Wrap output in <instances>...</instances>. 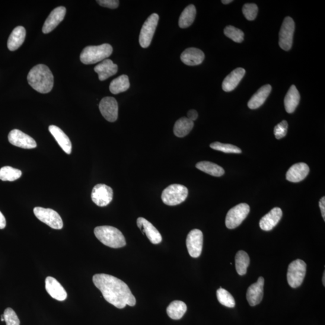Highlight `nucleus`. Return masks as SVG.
I'll return each instance as SVG.
<instances>
[{
  "instance_id": "29",
  "label": "nucleus",
  "mask_w": 325,
  "mask_h": 325,
  "mask_svg": "<svg viewBox=\"0 0 325 325\" xmlns=\"http://www.w3.org/2000/svg\"><path fill=\"white\" fill-rule=\"evenodd\" d=\"M187 309V305L184 302L175 301L168 306L167 311L169 317L172 319L179 320L186 313Z\"/></svg>"
},
{
  "instance_id": "18",
  "label": "nucleus",
  "mask_w": 325,
  "mask_h": 325,
  "mask_svg": "<svg viewBox=\"0 0 325 325\" xmlns=\"http://www.w3.org/2000/svg\"><path fill=\"white\" fill-rule=\"evenodd\" d=\"M310 173V168L304 162L295 164L286 174V179L292 183H298L304 180Z\"/></svg>"
},
{
  "instance_id": "40",
  "label": "nucleus",
  "mask_w": 325,
  "mask_h": 325,
  "mask_svg": "<svg viewBox=\"0 0 325 325\" xmlns=\"http://www.w3.org/2000/svg\"><path fill=\"white\" fill-rule=\"evenodd\" d=\"M288 130V122L286 120H282L274 128V135L277 139H281L286 136Z\"/></svg>"
},
{
  "instance_id": "39",
  "label": "nucleus",
  "mask_w": 325,
  "mask_h": 325,
  "mask_svg": "<svg viewBox=\"0 0 325 325\" xmlns=\"http://www.w3.org/2000/svg\"><path fill=\"white\" fill-rule=\"evenodd\" d=\"M5 321L6 325H20V321L17 314L11 308H6L4 314Z\"/></svg>"
},
{
  "instance_id": "33",
  "label": "nucleus",
  "mask_w": 325,
  "mask_h": 325,
  "mask_svg": "<svg viewBox=\"0 0 325 325\" xmlns=\"http://www.w3.org/2000/svg\"><path fill=\"white\" fill-rule=\"evenodd\" d=\"M235 269L239 275H244L247 272L250 263L249 256L246 252L239 251L235 257Z\"/></svg>"
},
{
  "instance_id": "45",
  "label": "nucleus",
  "mask_w": 325,
  "mask_h": 325,
  "mask_svg": "<svg viewBox=\"0 0 325 325\" xmlns=\"http://www.w3.org/2000/svg\"><path fill=\"white\" fill-rule=\"evenodd\" d=\"M232 2V0H222V3H223V4H224V5H228V4H229V3H231Z\"/></svg>"
},
{
  "instance_id": "19",
  "label": "nucleus",
  "mask_w": 325,
  "mask_h": 325,
  "mask_svg": "<svg viewBox=\"0 0 325 325\" xmlns=\"http://www.w3.org/2000/svg\"><path fill=\"white\" fill-rule=\"evenodd\" d=\"M282 216V212L278 207L271 210L266 215H264L260 221V227L263 231H269L278 224Z\"/></svg>"
},
{
  "instance_id": "38",
  "label": "nucleus",
  "mask_w": 325,
  "mask_h": 325,
  "mask_svg": "<svg viewBox=\"0 0 325 325\" xmlns=\"http://www.w3.org/2000/svg\"><path fill=\"white\" fill-rule=\"evenodd\" d=\"M242 11H243V14L248 20L253 21L257 17L259 9H258V6L256 4L248 3V4H245L243 6Z\"/></svg>"
},
{
  "instance_id": "10",
  "label": "nucleus",
  "mask_w": 325,
  "mask_h": 325,
  "mask_svg": "<svg viewBox=\"0 0 325 325\" xmlns=\"http://www.w3.org/2000/svg\"><path fill=\"white\" fill-rule=\"evenodd\" d=\"M294 31V21L291 17H286L283 21L279 34V45L282 50L289 51L291 49Z\"/></svg>"
},
{
  "instance_id": "36",
  "label": "nucleus",
  "mask_w": 325,
  "mask_h": 325,
  "mask_svg": "<svg viewBox=\"0 0 325 325\" xmlns=\"http://www.w3.org/2000/svg\"><path fill=\"white\" fill-rule=\"evenodd\" d=\"M224 34L226 36L233 40L235 43H241L244 40L243 31L236 27L232 26V25H228V26L225 27Z\"/></svg>"
},
{
  "instance_id": "6",
  "label": "nucleus",
  "mask_w": 325,
  "mask_h": 325,
  "mask_svg": "<svg viewBox=\"0 0 325 325\" xmlns=\"http://www.w3.org/2000/svg\"><path fill=\"white\" fill-rule=\"evenodd\" d=\"M307 264L303 260L298 259L289 264L288 271V281L292 288H298L304 281Z\"/></svg>"
},
{
  "instance_id": "1",
  "label": "nucleus",
  "mask_w": 325,
  "mask_h": 325,
  "mask_svg": "<svg viewBox=\"0 0 325 325\" xmlns=\"http://www.w3.org/2000/svg\"><path fill=\"white\" fill-rule=\"evenodd\" d=\"M92 279L104 298L114 307L123 309L126 305L133 307L136 305L135 296L129 286L122 280L104 273L96 274Z\"/></svg>"
},
{
  "instance_id": "14",
  "label": "nucleus",
  "mask_w": 325,
  "mask_h": 325,
  "mask_svg": "<svg viewBox=\"0 0 325 325\" xmlns=\"http://www.w3.org/2000/svg\"><path fill=\"white\" fill-rule=\"evenodd\" d=\"M8 139L12 145L24 149H33L37 143L31 137L21 131L15 129L9 134Z\"/></svg>"
},
{
  "instance_id": "37",
  "label": "nucleus",
  "mask_w": 325,
  "mask_h": 325,
  "mask_svg": "<svg viewBox=\"0 0 325 325\" xmlns=\"http://www.w3.org/2000/svg\"><path fill=\"white\" fill-rule=\"evenodd\" d=\"M210 148L215 150L222 151L225 153H233V154H240L241 150L236 146L231 144H225L219 142L212 143L210 144Z\"/></svg>"
},
{
  "instance_id": "25",
  "label": "nucleus",
  "mask_w": 325,
  "mask_h": 325,
  "mask_svg": "<svg viewBox=\"0 0 325 325\" xmlns=\"http://www.w3.org/2000/svg\"><path fill=\"white\" fill-rule=\"evenodd\" d=\"M271 91H272V87L270 85H264L260 88L248 102V107L251 109H257L262 106L269 97Z\"/></svg>"
},
{
  "instance_id": "11",
  "label": "nucleus",
  "mask_w": 325,
  "mask_h": 325,
  "mask_svg": "<svg viewBox=\"0 0 325 325\" xmlns=\"http://www.w3.org/2000/svg\"><path fill=\"white\" fill-rule=\"evenodd\" d=\"M113 197V189L103 184H99L94 186L91 193L92 201L99 207H106L109 205Z\"/></svg>"
},
{
  "instance_id": "7",
  "label": "nucleus",
  "mask_w": 325,
  "mask_h": 325,
  "mask_svg": "<svg viewBox=\"0 0 325 325\" xmlns=\"http://www.w3.org/2000/svg\"><path fill=\"white\" fill-rule=\"evenodd\" d=\"M250 207L247 204L241 203L229 210L225 219V225L228 229L238 227L249 214Z\"/></svg>"
},
{
  "instance_id": "16",
  "label": "nucleus",
  "mask_w": 325,
  "mask_h": 325,
  "mask_svg": "<svg viewBox=\"0 0 325 325\" xmlns=\"http://www.w3.org/2000/svg\"><path fill=\"white\" fill-rule=\"evenodd\" d=\"M137 225L143 234H145L152 244L157 245L162 241L161 235L154 225L143 218L137 220Z\"/></svg>"
},
{
  "instance_id": "27",
  "label": "nucleus",
  "mask_w": 325,
  "mask_h": 325,
  "mask_svg": "<svg viewBox=\"0 0 325 325\" xmlns=\"http://www.w3.org/2000/svg\"><path fill=\"white\" fill-rule=\"evenodd\" d=\"M300 94L295 85H292L286 95L285 106L287 112H294L300 101Z\"/></svg>"
},
{
  "instance_id": "41",
  "label": "nucleus",
  "mask_w": 325,
  "mask_h": 325,
  "mask_svg": "<svg viewBox=\"0 0 325 325\" xmlns=\"http://www.w3.org/2000/svg\"><path fill=\"white\" fill-rule=\"evenodd\" d=\"M97 2L103 7L111 9H116L119 5V2L117 0H99Z\"/></svg>"
},
{
  "instance_id": "20",
  "label": "nucleus",
  "mask_w": 325,
  "mask_h": 325,
  "mask_svg": "<svg viewBox=\"0 0 325 325\" xmlns=\"http://www.w3.org/2000/svg\"><path fill=\"white\" fill-rule=\"evenodd\" d=\"M46 291L52 297L59 301H65L67 293L63 287L53 277L49 276L46 279Z\"/></svg>"
},
{
  "instance_id": "46",
  "label": "nucleus",
  "mask_w": 325,
  "mask_h": 325,
  "mask_svg": "<svg viewBox=\"0 0 325 325\" xmlns=\"http://www.w3.org/2000/svg\"><path fill=\"white\" fill-rule=\"evenodd\" d=\"M325 279V273L324 272L323 276V279H322V281H323V286H325V279Z\"/></svg>"
},
{
  "instance_id": "28",
  "label": "nucleus",
  "mask_w": 325,
  "mask_h": 325,
  "mask_svg": "<svg viewBox=\"0 0 325 325\" xmlns=\"http://www.w3.org/2000/svg\"><path fill=\"white\" fill-rule=\"evenodd\" d=\"M193 121L186 117H183L175 123L174 127V135L178 138H184L189 135L193 128Z\"/></svg>"
},
{
  "instance_id": "43",
  "label": "nucleus",
  "mask_w": 325,
  "mask_h": 325,
  "mask_svg": "<svg viewBox=\"0 0 325 325\" xmlns=\"http://www.w3.org/2000/svg\"><path fill=\"white\" fill-rule=\"evenodd\" d=\"M319 206L321 210V216L325 221V197H321L319 201Z\"/></svg>"
},
{
  "instance_id": "5",
  "label": "nucleus",
  "mask_w": 325,
  "mask_h": 325,
  "mask_svg": "<svg viewBox=\"0 0 325 325\" xmlns=\"http://www.w3.org/2000/svg\"><path fill=\"white\" fill-rule=\"evenodd\" d=\"M188 189L181 184H172L162 191L161 199L166 205L175 206L180 205L186 199Z\"/></svg>"
},
{
  "instance_id": "44",
  "label": "nucleus",
  "mask_w": 325,
  "mask_h": 325,
  "mask_svg": "<svg viewBox=\"0 0 325 325\" xmlns=\"http://www.w3.org/2000/svg\"><path fill=\"white\" fill-rule=\"evenodd\" d=\"M6 221L4 215L0 212V229H4L6 227Z\"/></svg>"
},
{
  "instance_id": "30",
  "label": "nucleus",
  "mask_w": 325,
  "mask_h": 325,
  "mask_svg": "<svg viewBox=\"0 0 325 325\" xmlns=\"http://www.w3.org/2000/svg\"><path fill=\"white\" fill-rule=\"evenodd\" d=\"M196 15V10L195 6L190 5L184 9L181 13L178 21V24L181 28H186L190 26L193 24Z\"/></svg>"
},
{
  "instance_id": "21",
  "label": "nucleus",
  "mask_w": 325,
  "mask_h": 325,
  "mask_svg": "<svg viewBox=\"0 0 325 325\" xmlns=\"http://www.w3.org/2000/svg\"><path fill=\"white\" fill-rule=\"evenodd\" d=\"M205 55L202 51L196 48H189L184 50L181 55V60L185 65L196 66L201 64Z\"/></svg>"
},
{
  "instance_id": "42",
  "label": "nucleus",
  "mask_w": 325,
  "mask_h": 325,
  "mask_svg": "<svg viewBox=\"0 0 325 325\" xmlns=\"http://www.w3.org/2000/svg\"><path fill=\"white\" fill-rule=\"evenodd\" d=\"M198 117V114L195 110H190L187 113V118L194 121L196 120Z\"/></svg>"
},
{
  "instance_id": "2",
  "label": "nucleus",
  "mask_w": 325,
  "mask_h": 325,
  "mask_svg": "<svg viewBox=\"0 0 325 325\" xmlns=\"http://www.w3.org/2000/svg\"><path fill=\"white\" fill-rule=\"evenodd\" d=\"M27 80L31 88L41 94L49 93L53 88V75L49 67L45 65L34 66L28 73Z\"/></svg>"
},
{
  "instance_id": "35",
  "label": "nucleus",
  "mask_w": 325,
  "mask_h": 325,
  "mask_svg": "<svg viewBox=\"0 0 325 325\" xmlns=\"http://www.w3.org/2000/svg\"><path fill=\"white\" fill-rule=\"evenodd\" d=\"M217 298L220 304L228 308H234L235 302L233 296L226 290L220 288L216 292Z\"/></svg>"
},
{
  "instance_id": "13",
  "label": "nucleus",
  "mask_w": 325,
  "mask_h": 325,
  "mask_svg": "<svg viewBox=\"0 0 325 325\" xmlns=\"http://www.w3.org/2000/svg\"><path fill=\"white\" fill-rule=\"evenodd\" d=\"M102 115L108 122L113 123L118 117V104L115 98L110 97L102 99L99 104Z\"/></svg>"
},
{
  "instance_id": "9",
  "label": "nucleus",
  "mask_w": 325,
  "mask_h": 325,
  "mask_svg": "<svg viewBox=\"0 0 325 325\" xmlns=\"http://www.w3.org/2000/svg\"><path fill=\"white\" fill-rule=\"evenodd\" d=\"M159 20V16L153 14L149 16L142 25L139 35V43L142 48H148L152 42Z\"/></svg>"
},
{
  "instance_id": "47",
  "label": "nucleus",
  "mask_w": 325,
  "mask_h": 325,
  "mask_svg": "<svg viewBox=\"0 0 325 325\" xmlns=\"http://www.w3.org/2000/svg\"><path fill=\"white\" fill-rule=\"evenodd\" d=\"M1 321H5L4 315H3V314L1 315Z\"/></svg>"
},
{
  "instance_id": "32",
  "label": "nucleus",
  "mask_w": 325,
  "mask_h": 325,
  "mask_svg": "<svg viewBox=\"0 0 325 325\" xmlns=\"http://www.w3.org/2000/svg\"><path fill=\"white\" fill-rule=\"evenodd\" d=\"M130 87L129 76L127 75H122L111 82L109 89L111 93L117 95L128 90Z\"/></svg>"
},
{
  "instance_id": "8",
  "label": "nucleus",
  "mask_w": 325,
  "mask_h": 325,
  "mask_svg": "<svg viewBox=\"0 0 325 325\" xmlns=\"http://www.w3.org/2000/svg\"><path fill=\"white\" fill-rule=\"evenodd\" d=\"M35 216L44 224L50 227L55 229H61L63 223L59 213L51 209H45L43 207H35L33 210Z\"/></svg>"
},
{
  "instance_id": "15",
  "label": "nucleus",
  "mask_w": 325,
  "mask_h": 325,
  "mask_svg": "<svg viewBox=\"0 0 325 325\" xmlns=\"http://www.w3.org/2000/svg\"><path fill=\"white\" fill-rule=\"evenodd\" d=\"M264 279L260 277L257 281L253 283L248 288L247 293V298L248 303L254 307L259 304L262 301L264 294Z\"/></svg>"
},
{
  "instance_id": "34",
  "label": "nucleus",
  "mask_w": 325,
  "mask_h": 325,
  "mask_svg": "<svg viewBox=\"0 0 325 325\" xmlns=\"http://www.w3.org/2000/svg\"><path fill=\"white\" fill-rule=\"evenodd\" d=\"M22 172L11 167L0 169V180L4 181H14L21 177Z\"/></svg>"
},
{
  "instance_id": "4",
  "label": "nucleus",
  "mask_w": 325,
  "mask_h": 325,
  "mask_svg": "<svg viewBox=\"0 0 325 325\" xmlns=\"http://www.w3.org/2000/svg\"><path fill=\"white\" fill-rule=\"evenodd\" d=\"M113 53V48L110 44H104L98 46H88L80 54L81 62L85 65L95 64L103 61Z\"/></svg>"
},
{
  "instance_id": "31",
  "label": "nucleus",
  "mask_w": 325,
  "mask_h": 325,
  "mask_svg": "<svg viewBox=\"0 0 325 325\" xmlns=\"http://www.w3.org/2000/svg\"><path fill=\"white\" fill-rule=\"evenodd\" d=\"M197 169L212 176L219 177L225 174L224 169L220 166L210 161H200L196 165Z\"/></svg>"
},
{
  "instance_id": "12",
  "label": "nucleus",
  "mask_w": 325,
  "mask_h": 325,
  "mask_svg": "<svg viewBox=\"0 0 325 325\" xmlns=\"http://www.w3.org/2000/svg\"><path fill=\"white\" fill-rule=\"evenodd\" d=\"M186 246L190 256L197 258L201 254L203 246V234L199 229H194L188 234Z\"/></svg>"
},
{
  "instance_id": "22",
  "label": "nucleus",
  "mask_w": 325,
  "mask_h": 325,
  "mask_svg": "<svg viewBox=\"0 0 325 325\" xmlns=\"http://www.w3.org/2000/svg\"><path fill=\"white\" fill-rule=\"evenodd\" d=\"M117 70L118 67L110 59H105L94 68V71L98 74V78L100 81L106 80L110 76L115 75Z\"/></svg>"
},
{
  "instance_id": "3",
  "label": "nucleus",
  "mask_w": 325,
  "mask_h": 325,
  "mask_svg": "<svg viewBox=\"0 0 325 325\" xmlns=\"http://www.w3.org/2000/svg\"><path fill=\"white\" fill-rule=\"evenodd\" d=\"M95 236L102 243L112 248H120L126 245V238L118 229L111 226H100L94 229Z\"/></svg>"
},
{
  "instance_id": "24",
  "label": "nucleus",
  "mask_w": 325,
  "mask_h": 325,
  "mask_svg": "<svg viewBox=\"0 0 325 325\" xmlns=\"http://www.w3.org/2000/svg\"><path fill=\"white\" fill-rule=\"evenodd\" d=\"M49 131L63 150L66 154H71L72 144L68 136L59 127L56 126H50Z\"/></svg>"
},
{
  "instance_id": "26",
  "label": "nucleus",
  "mask_w": 325,
  "mask_h": 325,
  "mask_svg": "<svg viewBox=\"0 0 325 325\" xmlns=\"http://www.w3.org/2000/svg\"><path fill=\"white\" fill-rule=\"evenodd\" d=\"M25 36H26V30L24 27L22 26L16 27L9 37L8 41L9 50L14 52L18 49L24 43Z\"/></svg>"
},
{
  "instance_id": "17",
  "label": "nucleus",
  "mask_w": 325,
  "mask_h": 325,
  "mask_svg": "<svg viewBox=\"0 0 325 325\" xmlns=\"http://www.w3.org/2000/svg\"><path fill=\"white\" fill-rule=\"evenodd\" d=\"M66 12V8L63 6L54 9L45 22L43 32L47 34L52 31L63 20Z\"/></svg>"
},
{
  "instance_id": "23",
  "label": "nucleus",
  "mask_w": 325,
  "mask_h": 325,
  "mask_svg": "<svg viewBox=\"0 0 325 325\" xmlns=\"http://www.w3.org/2000/svg\"><path fill=\"white\" fill-rule=\"evenodd\" d=\"M245 73H246L245 70L241 68H238L232 71L223 82V90L227 92L233 91L243 78Z\"/></svg>"
}]
</instances>
